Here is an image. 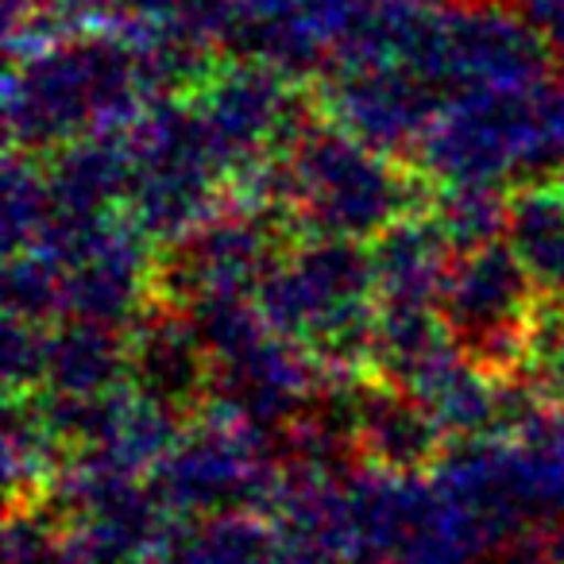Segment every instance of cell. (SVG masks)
<instances>
[{
  "label": "cell",
  "mask_w": 564,
  "mask_h": 564,
  "mask_svg": "<svg viewBox=\"0 0 564 564\" xmlns=\"http://www.w3.org/2000/svg\"><path fill=\"white\" fill-rule=\"evenodd\" d=\"M9 128L24 151H63L143 117L151 89L143 55L109 28H89L12 58Z\"/></svg>",
  "instance_id": "1"
},
{
  "label": "cell",
  "mask_w": 564,
  "mask_h": 564,
  "mask_svg": "<svg viewBox=\"0 0 564 564\" xmlns=\"http://www.w3.org/2000/svg\"><path fill=\"white\" fill-rule=\"evenodd\" d=\"M530 274L502 236L456 251L441 279L437 314L456 352L495 379H518L533 317Z\"/></svg>",
  "instance_id": "2"
},
{
  "label": "cell",
  "mask_w": 564,
  "mask_h": 564,
  "mask_svg": "<svg viewBox=\"0 0 564 564\" xmlns=\"http://www.w3.org/2000/svg\"><path fill=\"white\" fill-rule=\"evenodd\" d=\"M124 391L182 430L209 417L217 402V360L194 317L143 302V317L124 333Z\"/></svg>",
  "instance_id": "3"
},
{
  "label": "cell",
  "mask_w": 564,
  "mask_h": 564,
  "mask_svg": "<svg viewBox=\"0 0 564 564\" xmlns=\"http://www.w3.org/2000/svg\"><path fill=\"white\" fill-rule=\"evenodd\" d=\"M356 448L360 456L391 479H410L430 471L445 456L448 433L414 391L376 376H352Z\"/></svg>",
  "instance_id": "4"
},
{
  "label": "cell",
  "mask_w": 564,
  "mask_h": 564,
  "mask_svg": "<svg viewBox=\"0 0 564 564\" xmlns=\"http://www.w3.org/2000/svg\"><path fill=\"white\" fill-rule=\"evenodd\" d=\"M502 240L538 294H564V178H530L502 197Z\"/></svg>",
  "instance_id": "5"
},
{
  "label": "cell",
  "mask_w": 564,
  "mask_h": 564,
  "mask_svg": "<svg viewBox=\"0 0 564 564\" xmlns=\"http://www.w3.org/2000/svg\"><path fill=\"white\" fill-rule=\"evenodd\" d=\"M63 17L74 24V32H89L97 28V12H101V0H55Z\"/></svg>",
  "instance_id": "6"
}]
</instances>
